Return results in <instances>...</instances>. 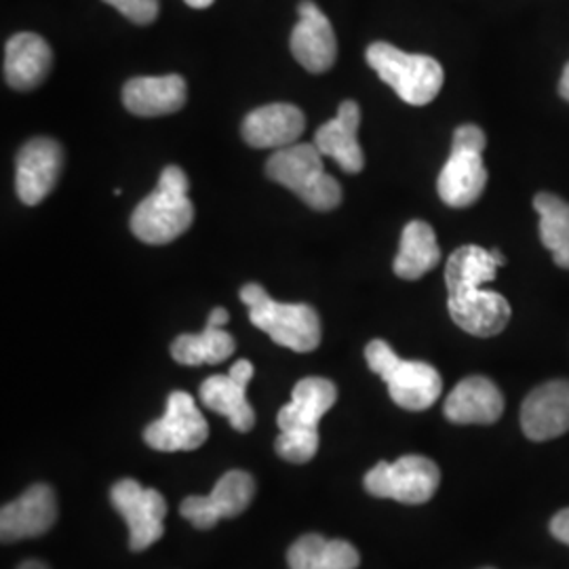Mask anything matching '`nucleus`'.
I'll return each mask as SVG.
<instances>
[{
  "mask_svg": "<svg viewBox=\"0 0 569 569\" xmlns=\"http://www.w3.org/2000/svg\"><path fill=\"white\" fill-rule=\"evenodd\" d=\"M338 401V388L326 378L300 380L291 401L279 409L277 425L281 435L277 437V453L293 465H306L317 456L319 449V422Z\"/></svg>",
  "mask_w": 569,
  "mask_h": 569,
  "instance_id": "obj_1",
  "label": "nucleus"
},
{
  "mask_svg": "<svg viewBox=\"0 0 569 569\" xmlns=\"http://www.w3.org/2000/svg\"><path fill=\"white\" fill-rule=\"evenodd\" d=\"M190 182L182 167H164L157 188L131 213V232L148 244H167L182 237L194 222Z\"/></svg>",
  "mask_w": 569,
  "mask_h": 569,
  "instance_id": "obj_2",
  "label": "nucleus"
},
{
  "mask_svg": "<svg viewBox=\"0 0 569 569\" xmlns=\"http://www.w3.org/2000/svg\"><path fill=\"white\" fill-rule=\"evenodd\" d=\"M266 176L317 211H331L342 203V186L327 173L323 154L315 143H293L277 150L266 163Z\"/></svg>",
  "mask_w": 569,
  "mask_h": 569,
  "instance_id": "obj_3",
  "label": "nucleus"
},
{
  "mask_svg": "<svg viewBox=\"0 0 569 569\" xmlns=\"http://www.w3.org/2000/svg\"><path fill=\"white\" fill-rule=\"evenodd\" d=\"M241 302L249 306L251 323L272 342L296 352H312L321 345V319L312 306L277 302L258 283L244 284Z\"/></svg>",
  "mask_w": 569,
  "mask_h": 569,
  "instance_id": "obj_4",
  "label": "nucleus"
},
{
  "mask_svg": "<svg viewBox=\"0 0 569 569\" xmlns=\"http://www.w3.org/2000/svg\"><path fill=\"white\" fill-rule=\"evenodd\" d=\"M367 63L392 91L411 106L432 102L446 81L443 66L430 56L406 53L388 42H373L367 49Z\"/></svg>",
  "mask_w": 569,
  "mask_h": 569,
  "instance_id": "obj_5",
  "label": "nucleus"
},
{
  "mask_svg": "<svg viewBox=\"0 0 569 569\" xmlns=\"http://www.w3.org/2000/svg\"><path fill=\"white\" fill-rule=\"evenodd\" d=\"M369 369L387 382L390 399L407 411H425L441 397L443 380L425 361L401 359L385 340H371L366 348Z\"/></svg>",
  "mask_w": 569,
  "mask_h": 569,
  "instance_id": "obj_6",
  "label": "nucleus"
},
{
  "mask_svg": "<svg viewBox=\"0 0 569 569\" xmlns=\"http://www.w3.org/2000/svg\"><path fill=\"white\" fill-rule=\"evenodd\" d=\"M486 146L488 138L481 127L462 124L456 129L451 154L437 180L443 203L453 209H465L479 201L488 186V169L483 164Z\"/></svg>",
  "mask_w": 569,
  "mask_h": 569,
  "instance_id": "obj_7",
  "label": "nucleus"
},
{
  "mask_svg": "<svg viewBox=\"0 0 569 569\" xmlns=\"http://www.w3.org/2000/svg\"><path fill=\"white\" fill-rule=\"evenodd\" d=\"M441 483L439 467L425 456H403L397 462H380L366 475V489L376 498L403 505H425Z\"/></svg>",
  "mask_w": 569,
  "mask_h": 569,
  "instance_id": "obj_8",
  "label": "nucleus"
},
{
  "mask_svg": "<svg viewBox=\"0 0 569 569\" xmlns=\"http://www.w3.org/2000/svg\"><path fill=\"white\" fill-rule=\"evenodd\" d=\"M110 502L129 526V547L133 552L150 549L163 538L167 502L161 491L122 479L110 489Z\"/></svg>",
  "mask_w": 569,
  "mask_h": 569,
  "instance_id": "obj_9",
  "label": "nucleus"
},
{
  "mask_svg": "<svg viewBox=\"0 0 569 569\" xmlns=\"http://www.w3.org/2000/svg\"><path fill=\"white\" fill-rule=\"evenodd\" d=\"M207 437V420L194 399L183 390L171 392L163 418L143 430V441L157 451H192L201 448Z\"/></svg>",
  "mask_w": 569,
  "mask_h": 569,
  "instance_id": "obj_10",
  "label": "nucleus"
},
{
  "mask_svg": "<svg viewBox=\"0 0 569 569\" xmlns=\"http://www.w3.org/2000/svg\"><path fill=\"white\" fill-rule=\"evenodd\" d=\"M256 481L244 470H228L209 496H188L180 507L183 519L197 529H211L220 519H234L249 509Z\"/></svg>",
  "mask_w": 569,
  "mask_h": 569,
  "instance_id": "obj_11",
  "label": "nucleus"
},
{
  "mask_svg": "<svg viewBox=\"0 0 569 569\" xmlns=\"http://www.w3.org/2000/svg\"><path fill=\"white\" fill-rule=\"evenodd\" d=\"M63 164L60 143L34 138L21 146L16 159V190L21 203L39 204L56 188Z\"/></svg>",
  "mask_w": 569,
  "mask_h": 569,
  "instance_id": "obj_12",
  "label": "nucleus"
},
{
  "mask_svg": "<svg viewBox=\"0 0 569 569\" xmlns=\"http://www.w3.org/2000/svg\"><path fill=\"white\" fill-rule=\"evenodd\" d=\"M58 521L56 491L37 483L26 489L20 498L4 505L0 510V536L2 542H18L47 533Z\"/></svg>",
  "mask_w": 569,
  "mask_h": 569,
  "instance_id": "obj_13",
  "label": "nucleus"
},
{
  "mask_svg": "<svg viewBox=\"0 0 569 569\" xmlns=\"http://www.w3.org/2000/svg\"><path fill=\"white\" fill-rule=\"evenodd\" d=\"M298 13L300 21L296 23L289 41L291 53L308 72L323 74L338 58V41L331 21L310 0L300 2Z\"/></svg>",
  "mask_w": 569,
  "mask_h": 569,
  "instance_id": "obj_14",
  "label": "nucleus"
},
{
  "mask_svg": "<svg viewBox=\"0 0 569 569\" xmlns=\"http://www.w3.org/2000/svg\"><path fill=\"white\" fill-rule=\"evenodd\" d=\"M253 378V366L241 359L230 367L228 376H211L201 385V401L207 409L228 418L234 430L249 432L256 425V411L247 401V385Z\"/></svg>",
  "mask_w": 569,
  "mask_h": 569,
  "instance_id": "obj_15",
  "label": "nucleus"
},
{
  "mask_svg": "<svg viewBox=\"0 0 569 569\" xmlns=\"http://www.w3.org/2000/svg\"><path fill=\"white\" fill-rule=\"evenodd\" d=\"M521 428L531 441H550L569 430V380L533 388L521 407Z\"/></svg>",
  "mask_w": 569,
  "mask_h": 569,
  "instance_id": "obj_16",
  "label": "nucleus"
},
{
  "mask_svg": "<svg viewBox=\"0 0 569 569\" xmlns=\"http://www.w3.org/2000/svg\"><path fill=\"white\" fill-rule=\"evenodd\" d=\"M448 308L453 323L477 338H491L509 326L510 305L505 296L486 287L451 293Z\"/></svg>",
  "mask_w": 569,
  "mask_h": 569,
  "instance_id": "obj_17",
  "label": "nucleus"
},
{
  "mask_svg": "<svg viewBox=\"0 0 569 569\" xmlns=\"http://www.w3.org/2000/svg\"><path fill=\"white\" fill-rule=\"evenodd\" d=\"M359 124H361V110L359 103L346 100L340 103L338 117L326 122L315 133L317 150L333 159L345 169L346 173H361L366 167V154L359 143Z\"/></svg>",
  "mask_w": 569,
  "mask_h": 569,
  "instance_id": "obj_18",
  "label": "nucleus"
},
{
  "mask_svg": "<svg viewBox=\"0 0 569 569\" xmlns=\"http://www.w3.org/2000/svg\"><path fill=\"white\" fill-rule=\"evenodd\" d=\"M505 411V397L489 378L470 376L449 392L443 413L453 425H493Z\"/></svg>",
  "mask_w": 569,
  "mask_h": 569,
  "instance_id": "obj_19",
  "label": "nucleus"
},
{
  "mask_svg": "<svg viewBox=\"0 0 569 569\" xmlns=\"http://www.w3.org/2000/svg\"><path fill=\"white\" fill-rule=\"evenodd\" d=\"M305 127L306 119L300 108L291 103H268L244 119L243 138L253 148L281 150L298 142Z\"/></svg>",
  "mask_w": 569,
  "mask_h": 569,
  "instance_id": "obj_20",
  "label": "nucleus"
},
{
  "mask_svg": "<svg viewBox=\"0 0 569 569\" xmlns=\"http://www.w3.org/2000/svg\"><path fill=\"white\" fill-rule=\"evenodd\" d=\"M51 63V47L39 34L20 32L4 44V81L18 91L37 89L47 79Z\"/></svg>",
  "mask_w": 569,
  "mask_h": 569,
  "instance_id": "obj_21",
  "label": "nucleus"
},
{
  "mask_svg": "<svg viewBox=\"0 0 569 569\" xmlns=\"http://www.w3.org/2000/svg\"><path fill=\"white\" fill-rule=\"evenodd\" d=\"M188 87L180 74L138 77L122 87V103L136 117H164L182 110Z\"/></svg>",
  "mask_w": 569,
  "mask_h": 569,
  "instance_id": "obj_22",
  "label": "nucleus"
},
{
  "mask_svg": "<svg viewBox=\"0 0 569 569\" xmlns=\"http://www.w3.org/2000/svg\"><path fill=\"white\" fill-rule=\"evenodd\" d=\"M289 569H357L359 550L346 540H327L319 533H306L287 552Z\"/></svg>",
  "mask_w": 569,
  "mask_h": 569,
  "instance_id": "obj_23",
  "label": "nucleus"
},
{
  "mask_svg": "<svg viewBox=\"0 0 569 569\" xmlns=\"http://www.w3.org/2000/svg\"><path fill=\"white\" fill-rule=\"evenodd\" d=\"M441 262V249L432 226L413 220L403 228L401 247L395 258V274L406 281H418Z\"/></svg>",
  "mask_w": 569,
  "mask_h": 569,
  "instance_id": "obj_24",
  "label": "nucleus"
},
{
  "mask_svg": "<svg viewBox=\"0 0 569 569\" xmlns=\"http://www.w3.org/2000/svg\"><path fill=\"white\" fill-rule=\"evenodd\" d=\"M500 264L496 262L491 249H483L479 244H465L449 256L446 266V284L449 296L462 293L470 289H481L483 284L496 279Z\"/></svg>",
  "mask_w": 569,
  "mask_h": 569,
  "instance_id": "obj_25",
  "label": "nucleus"
},
{
  "mask_svg": "<svg viewBox=\"0 0 569 569\" xmlns=\"http://www.w3.org/2000/svg\"><path fill=\"white\" fill-rule=\"evenodd\" d=\"M237 342L224 327L207 323L203 333H183L173 340L171 357L182 366H218L234 355Z\"/></svg>",
  "mask_w": 569,
  "mask_h": 569,
  "instance_id": "obj_26",
  "label": "nucleus"
},
{
  "mask_svg": "<svg viewBox=\"0 0 569 569\" xmlns=\"http://www.w3.org/2000/svg\"><path fill=\"white\" fill-rule=\"evenodd\" d=\"M540 216V239L552 253V260L569 270V203L557 194L540 192L533 199Z\"/></svg>",
  "mask_w": 569,
  "mask_h": 569,
  "instance_id": "obj_27",
  "label": "nucleus"
},
{
  "mask_svg": "<svg viewBox=\"0 0 569 569\" xmlns=\"http://www.w3.org/2000/svg\"><path fill=\"white\" fill-rule=\"evenodd\" d=\"M159 0H127L119 11L133 23L148 26L159 18Z\"/></svg>",
  "mask_w": 569,
  "mask_h": 569,
  "instance_id": "obj_28",
  "label": "nucleus"
},
{
  "mask_svg": "<svg viewBox=\"0 0 569 569\" xmlns=\"http://www.w3.org/2000/svg\"><path fill=\"white\" fill-rule=\"evenodd\" d=\"M550 531H552V536H555L559 542H563V545H568L569 547V509L561 510V512H557V515L552 517Z\"/></svg>",
  "mask_w": 569,
  "mask_h": 569,
  "instance_id": "obj_29",
  "label": "nucleus"
},
{
  "mask_svg": "<svg viewBox=\"0 0 569 569\" xmlns=\"http://www.w3.org/2000/svg\"><path fill=\"white\" fill-rule=\"evenodd\" d=\"M228 321H230V315H228V310H224V308H213V310H211V315H209V321H207V323H211V326L224 327Z\"/></svg>",
  "mask_w": 569,
  "mask_h": 569,
  "instance_id": "obj_30",
  "label": "nucleus"
},
{
  "mask_svg": "<svg viewBox=\"0 0 569 569\" xmlns=\"http://www.w3.org/2000/svg\"><path fill=\"white\" fill-rule=\"evenodd\" d=\"M559 93H561L563 100H568L569 102V61L568 66H566V70H563V77H561V81H559Z\"/></svg>",
  "mask_w": 569,
  "mask_h": 569,
  "instance_id": "obj_31",
  "label": "nucleus"
},
{
  "mask_svg": "<svg viewBox=\"0 0 569 569\" xmlns=\"http://www.w3.org/2000/svg\"><path fill=\"white\" fill-rule=\"evenodd\" d=\"M188 7H192V9H207V7H211L216 0H183Z\"/></svg>",
  "mask_w": 569,
  "mask_h": 569,
  "instance_id": "obj_32",
  "label": "nucleus"
},
{
  "mask_svg": "<svg viewBox=\"0 0 569 569\" xmlns=\"http://www.w3.org/2000/svg\"><path fill=\"white\" fill-rule=\"evenodd\" d=\"M18 569H49L42 561H37V559H30V561H23L20 568Z\"/></svg>",
  "mask_w": 569,
  "mask_h": 569,
  "instance_id": "obj_33",
  "label": "nucleus"
},
{
  "mask_svg": "<svg viewBox=\"0 0 569 569\" xmlns=\"http://www.w3.org/2000/svg\"><path fill=\"white\" fill-rule=\"evenodd\" d=\"M103 2H108V4H112L114 9H121L122 4L127 2V0H103Z\"/></svg>",
  "mask_w": 569,
  "mask_h": 569,
  "instance_id": "obj_34",
  "label": "nucleus"
},
{
  "mask_svg": "<svg viewBox=\"0 0 569 569\" xmlns=\"http://www.w3.org/2000/svg\"><path fill=\"white\" fill-rule=\"evenodd\" d=\"M486 569H491V568H486Z\"/></svg>",
  "mask_w": 569,
  "mask_h": 569,
  "instance_id": "obj_35",
  "label": "nucleus"
}]
</instances>
